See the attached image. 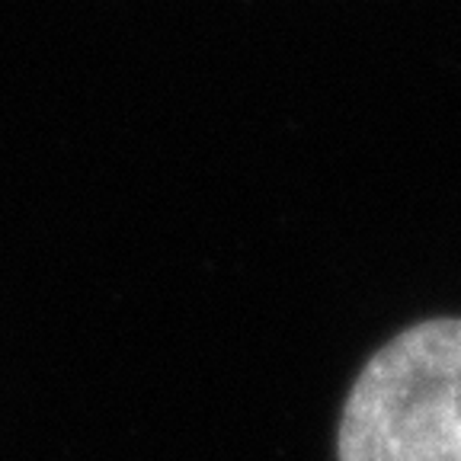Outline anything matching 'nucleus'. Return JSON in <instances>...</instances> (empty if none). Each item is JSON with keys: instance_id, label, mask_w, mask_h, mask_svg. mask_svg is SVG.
<instances>
[{"instance_id": "1", "label": "nucleus", "mask_w": 461, "mask_h": 461, "mask_svg": "<svg viewBox=\"0 0 461 461\" xmlns=\"http://www.w3.org/2000/svg\"><path fill=\"white\" fill-rule=\"evenodd\" d=\"M339 461H461V317L423 321L368 359L343 403Z\"/></svg>"}]
</instances>
